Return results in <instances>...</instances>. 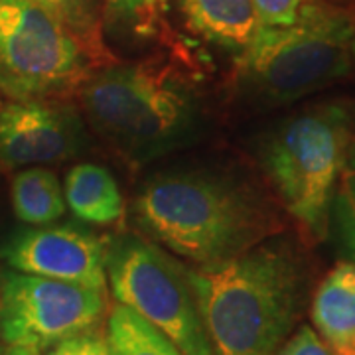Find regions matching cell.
Returning a JSON list of instances; mask_svg holds the SVG:
<instances>
[{"label":"cell","mask_w":355,"mask_h":355,"mask_svg":"<svg viewBox=\"0 0 355 355\" xmlns=\"http://www.w3.org/2000/svg\"><path fill=\"white\" fill-rule=\"evenodd\" d=\"M0 355H2V354H0Z\"/></svg>","instance_id":"obj_25"},{"label":"cell","mask_w":355,"mask_h":355,"mask_svg":"<svg viewBox=\"0 0 355 355\" xmlns=\"http://www.w3.org/2000/svg\"><path fill=\"white\" fill-rule=\"evenodd\" d=\"M277 355H338L324 342L312 326H300L280 345Z\"/></svg>","instance_id":"obj_21"},{"label":"cell","mask_w":355,"mask_h":355,"mask_svg":"<svg viewBox=\"0 0 355 355\" xmlns=\"http://www.w3.org/2000/svg\"><path fill=\"white\" fill-rule=\"evenodd\" d=\"M352 65H355V32L354 38H352Z\"/></svg>","instance_id":"obj_24"},{"label":"cell","mask_w":355,"mask_h":355,"mask_svg":"<svg viewBox=\"0 0 355 355\" xmlns=\"http://www.w3.org/2000/svg\"><path fill=\"white\" fill-rule=\"evenodd\" d=\"M64 198L71 214L85 223L111 225L125 214L123 193L105 166H73L65 176Z\"/></svg>","instance_id":"obj_13"},{"label":"cell","mask_w":355,"mask_h":355,"mask_svg":"<svg viewBox=\"0 0 355 355\" xmlns=\"http://www.w3.org/2000/svg\"><path fill=\"white\" fill-rule=\"evenodd\" d=\"M170 0H103V28L119 38L154 40L168 30Z\"/></svg>","instance_id":"obj_16"},{"label":"cell","mask_w":355,"mask_h":355,"mask_svg":"<svg viewBox=\"0 0 355 355\" xmlns=\"http://www.w3.org/2000/svg\"><path fill=\"white\" fill-rule=\"evenodd\" d=\"M354 114L343 103L312 105L282 121L261 146V168L306 239L324 241L343 174Z\"/></svg>","instance_id":"obj_5"},{"label":"cell","mask_w":355,"mask_h":355,"mask_svg":"<svg viewBox=\"0 0 355 355\" xmlns=\"http://www.w3.org/2000/svg\"><path fill=\"white\" fill-rule=\"evenodd\" d=\"M14 216L26 225H50L65 214L64 188L53 172L28 166L18 172L10 186Z\"/></svg>","instance_id":"obj_14"},{"label":"cell","mask_w":355,"mask_h":355,"mask_svg":"<svg viewBox=\"0 0 355 355\" xmlns=\"http://www.w3.org/2000/svg\"><path fill=\"white\" fill-rule=\"evenodd\" d=\"M0 257L18 272L107 291L105 241L85 229H24L2 247Z\"/></svg>","instance_id":"obj_10"},{"label":"cell","mask_w":355,"mask_h":355,"mask_svg":"<svg viewBox=\"0 0 355 355\" xmlns=\"http://www.w3.org/2000/svg\"><path fill=\"white\" fill-rule=\"evenodd\" d=\"M184 20L196 36L239 55L259 30L253 0H180Z\"/></svg>","instance_id":"obj_12"},{"label":"cell","mask_w":355,"mask_h":355,"mask_svg":"<svg viewBox=\"0 0 355 355\" xmlns=\"http://www.w3.org/2000/svg\"><path fill=\"white\" fill-rule=\"evenodd\" d=\"M105 292L26 272H6L0 286V338L42 355L71 336L99 328Z\"/></svg>","instance_id":"obj_8"},{"label":"cell","mask_w":355,"mask_h":355,"mask_svg":"<svg viewBox=\"0 0 355 355\" xmlns=\"http://www.w3.org/2000/svg\"><path fill=\"white\" fill-rule=\"evenodd\" d=\"M318 336L338 355H355V263L340 261L318 284L310 304Z\"/></svg>","instance_id":"obj_11"},{"label":"cell","mask_w":355,"mask_h":355,"mask_svg":"<svg viewBox=\"0 0 355 355\" xmlns=\"http://www.w3.org/2000/svg\"><path fill=\"white\" fill-rule=\"evenodd\" d=\"M85 148L76 107L51 99L10 101L0 109V166L53 164Z\"/></svg>","instance_id":"obj_9"},{"label":"cell","mask_w":355,"mask_h":355,"mask_svg":"<svg viewBox=\"0 0 355 355\" xmlns=\"http://www.w3.org/2000/svg\"><path fill=\"white\" fill-rule=\"evenodd\" d=\"M330 227L343 254L355 263V176H343L340 188L334 193Z\"/></svg>","instance_id":"obj_18"},{"label":"cell","mask_w":355,"mask_h":355,"mask_svg":"<svg viewBox=\"0 0 355 355\" xmlns=\"http://www.w3.org/2000/svg\"><path fill=\"white\" fill-rule=\"evenodd\" d=\"M214 355H277L310 288L304 249L282 233L227 259L186 266Z\"/></svg>","instance_id":"obj_1"},{"label":"cell","mask_w":355,"mask_h":355,"mask_svg":"<svg viewBox=\"0 0 355 355\" xmlns=\"http://www.w3.org/2000/svg\"><path fill=\"white\" fill-rule=\"evenodd\" d=\"M343 176H355V114L352 140H349V148H347V156H345V166H343Z\"/></svg>","instance_id":"obj_22"},{"label":"cell","mask_w":355,"mask_h":355,"mask_svg":"<svg viewBox=\"0 0 355 355\" xmlns=\"http://www.w3.org/2000/svg\"><path fill=\"white\" fill-rule=\"evenodd\" d=\"M107 286L116 302L150 322L188 355H214L186 266L139 235L105 241Z\"/></svg>","instance_id":"obj_7"},{"label":"cell","mask_w":355,"mask_h":355,"mask_svg":"<svg viewBox=\"0 0 355 355\" xmlns=\"http://www.w3.org/2000/svg\"><path fill=\"white\" fill-rule=\"evenodd\" d=\"M107 340L116 355H188L164 331L123 304L109 312Z\"/></svg>","instance_id":"obj_15"},{"label":"cell","mask_w":355,"mask_h":355,"mask_svg":"<svg viewBox=\"0 0 355 355\" xmlns=\"http://www.w3.org/2000/svg\"><path fill=\"white\" fill-rule=\"evenodd\" d=\"M44 355H116L107 340V334H101L99 328L71 336L67 340L51 345Z\"/></svg>","instance_id":"obj_19"},{"label":"cell","mask_w":355,"mask_h":355,"mask_svg":"<svg viewBox=\"0 0 355 355\" xmlns=\"http://www.w3.org/2000/svg\"><path fill=\"white\" fill-rule=\"evenodd\" d=\"M139 229L196 265L227 259L284 231L277 203L253 184L214 172H170L132 203Z\"/></svg>","instance_id":"obj_2"},{"label":"cell","mask_w":355,"mask_h":355,"mask_svg":"<svg viewBox=\"0 0 355 355\" xmlns=\"http://www.w3.org/2000/svg\"><path fill=\"white\" fill-rule=\"evenodd\" d=\"M306 0H253L254 14L261 26L282 28L298 20Z\"/></svg>","instance_id":"obj_20"},{"label":"cell","mask_w":355,"mask_h":355,"mask_svg":"<svg viewBox=\"0 0 355 355\" xmlns=\"http://www.w3.org/2000/svg\"><path fill=\"white\" fill-rule=\"evenodd\" d=\"M355 10L306 0L291 26H259L237 55V81L257 103L280 107L328 87L352 71Z\"/></svg>","instance_id":"obj_4"},{"label":"cell","mask_w":355,"mask_h":355,"mask_svg":"<svg viewBox=\"0 0 355 355\" xmlns=\"http://www.w3.org/2000/svg\"><path fill=\"white\" fill-rule=\"evenodd\" d=\"M6 355H38L34 352H28L24 347H8V354Z\"/></svg>","instance_id":"obj_23"},{"label":"cell","mask_w":355,"mask_h":355,"mask_svg":"<svg viewBox=\"0 0 355 355\" xmlns=\"http://www.w3.org/2000/svg\"><path fill=\"white\" fill-rule=\"evenodd\" d=\"M58 16L101 62L109 58L103 44V0H34Z\"/></svg>","instance_id":"obj_17"},{"label":"cell","mask_w":355,"mask_h":355,"mask_svg":"<svg viewBox=\"0 0 355 355\" xmlns=\"http://www.w3.org/2000/svg\"><path fill=\"white\" fill-rule=\"evenodd\" d=\"M97 58L34 0H0V95L10 101L64 97L85 83Z\"/></svg>","instance_id":"obj_6"},{"label":"cell","mask_w":355,"mask_h":355,"mask_svg":"<svg viewBox=\"0 0 355 355\" xmlns=\"http://www.w3.org/2000/svg\"><path fill=\"white\" fill-rule=\"evenodd\" d=\"M95 130L130 162L182 148L202 128V105L190 83L158 64H113L81 85Z\"/></svg>","instance_id":"obj_3"}]
</instances>
